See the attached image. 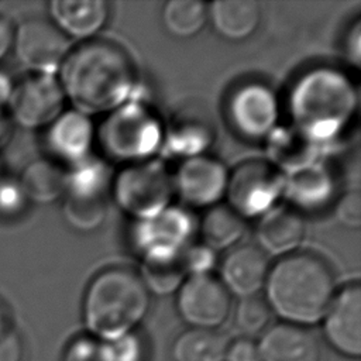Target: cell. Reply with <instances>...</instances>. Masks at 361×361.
<instances>
[{"instance_id":"37","label":"cell","mask_w":361,"mask_h":361,"mask_svg":"<svg viewBox=\"0 0 361 361\" xmlns=\"http://www.w3.org/2000/svg\"><path fill=\"white\" fill-rule=\"evenodd\" d=\"M224 361H261L257 343L245 337L228 344Z\"/></svg>"},{"instance_id":"30","label":"cell","mask_w":361,"mask_h":361,"mask_svg":"<svg viewBox=\"0 0 361 361\" xmlns=\"http://www.w3.org/2000/svg\"><path fill=\"white\" fill-rule=\"evenodd\" d=\"M207 134L204 133L203 127L200 123H192V121H185V123H178L172 135V148L179 152L185 154L189 157L200 155L202 147L207 141ZM204 148V147H203Z\"/></svg>"},{"instance_id":"14","label":"cell","mask_w":361,"mask_h":361,"mask_svg":"<svg viewBox=\"0 0 361 361\" xmlns=\"http://www.w3.org/2000/svg\"><path fill=\"white\" fill-rule=\"evenodd\" d=\"M323 331L329 344L340 354L361 355V288L351 283L334 295L324 317Z\"/></svg>"},{"instance_id":"31","label":"cell","mask_w":361,"mask_h":361,"mask_svg":"<svg viewBox=\"0 0 361 361\" xmlns=\"http://www.w3.org/2000/svg\"><path fill=\"white\" fill-rule=\"evenodd\" d=\"M28 200L21 188V183L16 178L0 176V216L16 217L20 216Z\"/></svg>"},{"instance_id":"24","label":"cell","mask_w":361,"mask_h":361,"mask_svg":"<svg viewBox=\"0 0 361 361\" xmlns=\"http://www.w3.org/2000/svg\"><path fill=\"white\" fill-rule=\"evenodd\" d=\"M228 344L217 330L189 329L176 337L171 354L173 361H224Z\"/></svg>"},{"instance_id":"15","label":"cell","mask_w":361,"mask_h":361,"mask_svg":"<svg viewBox=\"0 0 361 361\" xmlns=\"http://www.w3.org/2000/svg\"><path fill=\"white\" fill-rule=\"evenodd\" d=\"M93 126L89 116L78 111H62L47 128L44 144L49 159L72 166L90 157Z\"/></svg>"},{"instance_id":"18","label":"cell","mask_w":361,"mask_h":361,"mask_svg":"<svg viewBox=\"0 0 361 361\" xmlns=\"http://www.w3.org/2000/svg\"><path fill=\"white\" fill-rule=\"evenodd\" d=\"M257 345L261 361H320L314 336L306 327L285 322L268 327Z\"/></svg>"},{"instance_id":"4","label":"cell","mask_w":361,"mask_h":361,"mask_svg":"<svg viewBox=\"0 0 361 361\" xmlns=\"http://www.w3.org/2000/svg\"><path fill=\"white\" fill-rule=\"evenodd\" d=\"M355 106L357 96L351 82L330 68L303 75L289 97L296 131L313 144L336 137L350 121Z\"/></svg>"},{"instance_id":"42","label":"cell","mask_w":361,"mask_h":361,"mask_svg":"<svg viewBox=\"0 0 361 361\" xmlns=\"http://www.w3.org/2000/svg\"><path fill=\"white\" fill-rule=\"evenodd\" d=\"M8 329H11V324H10L7 312H6V309L0 305V333H4V331L8 330Z\"/></svg>"},{"instance_id":"6","label":"cell","mask_w":361,"mask_h":361,"mask_svg":"<svg viewBox=\"0 0 361 361\" xmlns=\"http://www.w3.org/2000/svg\"><path fill=\"white\" fill-rule=\"evenodd\" d=\"M111 186L117 204L137 221L168 209L173 193L172 176L157 161L128 164L116 175Z\"/></svg>"},{"instance_id":"12","label":"cell","mask_w":361,"mask_h":361,"mask_svg":"<svg viewBox=\"0 0 361 361\" xmlns=\"http://www.w3.org/2000/svg\"><path fill=\"white\" fill-rule=\"evenodd\" d=\"M193 231V219L186 210L168 207L151 219L137 221L133 241L142 258L176 257L186 251Z\"/></svg>"},{"instance_id":"38","label":"cell","mask_w":361,"mask_h":361,"mask_svg":"<svg viewBox=\"0 0 361 361\" xmlns=\"http://www.w3.org/2000/svg\"><path fill=\"white\" fill-rule=\"evenodd\" d=\"M360 37H361V31H360V21H355L354 25L350 28L345 42H344V52L345 56L348 59V62L358 68L360 66V61H361V51H360Z\"/></svg>"},{"instance_id":"13","label":"cell","mask_w":361,"mask_h":361,"mask_svg":"<svg viewBox=\"0 0 361 361\" xmlns=\"http://www.w3.org/2000/svg\"><path fill=\"white\" fill-rule=\"evenodd\" d=\"M228 173L224 165L207 155L185 158L172 178L173 192L192 207H212L226 195Z\"/></svg>"},{"instance_id":"26","label":"cell","mask_w":361,"mask_h":361,"mask_svg":"<svg viewBox=\"0 0 361 361\" xmlns=\"http://www.w3.org/2000/svg\"><path fill=\"white\" fill-rule=\"evenodd\" d=\"M140 278L148 293L166 296L178 292L186 279L185 252L176 257H148L141 259Z\"/></svg>"},{"instance_id":"36","label":"cell","mask_w":361,"mask_h":361,"mask_svg":"<svg viewBox=\"0 0 361 361\" xmlns=\"http://www.w3.org/2000/svg\"><path fill=\"white\" fill-rule=\"evenodd\" d=\"M23 354V340L13 327L0 333V361H21Z\"/></svg>"},{"instance_id":"40","label":"cell","mask_w":361,"mask_h":361,"mask_svg":"<svg viewBox=\"0 0 361 361\" xmlns=\"http://www.w3.org/2000/svg\"><path fill=\"white\" fill-rule=\"evenodd\" d=\"M13 120L6 107H0V149L4 148L13 134Z\"/></svg>"},{"instance_id":"32","label":"cell","mask_w":361,"mask_h":361,"mask_svg":"<svg viewBox=\"0 0 361 361\" xmlns=\"http://www.w3.org/2000/svg\"><path fill=\"white\" fill-rule=\"evenodd\" d=\"M62 361H110L106 345L93 337H78L72 340L65 353Z\"/></svg>"},{"instance_id":"27","label":"cell","mask_w":361,"mask_h":361,"mask_svg":"<svg viewBox=\"0 0 361 361\" xmlns=\"http://www.w3.org/2000/svg\"><path fill=\"white\" fill-rule=\"evenodd\" d=\"M207 21V4L199 0H169L162 8V24L176 38L197 35Z\"/></svg>"},{"instance_id":"11","label":"cell","mask_w":361,"mask_h":361,"mask_svg":"<svg viewBox=\"0 0 361 361\" xmlns=\"http://www.w3.org/2000/svg\"><path fill=\"white\" fill-rule=\"evenodd\" d=\"M176 307L190 329L217 330L230 314L231 298L210 274L190 275L178 290Z\"/></svg>"},{"instance_id":"33","label":"cell","mask_w":361,"mask_h":361,"mask_svg":"<svg viewBox=\"0 0 361 361\" xmlns=\"http://www.w3.org/2000/svg\"><path fill=\"white\" fill-rule=\"evenodd\" d=\"M104 345L110 361H144V343L135 331L104 343Z\"/></svg>"},{"instance_id":"8","label":"cell","mask_w":361,"mask_h":361,"mask_svg":"<svg viewBox=\"0 0 361 361\" xmlns=\"http://www.w3.org/2000/svg\"><path fill=\"white\" fill-rule=\"evenodd\" d=\"M227 118L234 131L250 141L269 137L279 117L278 99L265 83H240L227 97Z\"/></svg>"},{"instance_id":"21","label":"cell","mask_w":361,"mask_h":361,"mask_svg":"<svg viewBox=\"0 0 361 361\" xmlns=\"http://www.w3.org/2000/svg\"><path fill=\"white\" fill-rule=\"evenodd\" d=\"M282 193L292 206L303 210H317L329 203L334 195V179L320 165H309L295 171L283 180Z\"/></svg>"},{"instance_id":"3","label":"cell","mask_w":361,"mask_h":361,"mask_svg":"<svg viewBox=\"0 0 361 361\" xmlns=\"http://www.w3.org/2000/svg\"><path fill=\"white\" fill-rule=\"evenodd\" d=\"M149 307V293L140 275L113 267L99 272L83 298V322L93 338L109 343L134 333Z\"/></svg>"},{"instance_id":"17","label":"cell","mask_w":361,"mask_h":361,"mask_svg":"<svg viewBox=\"0 0 361 361\" xmlns=\"http://www.w3.org/2000/svg\"><path fill=\"white\" fill-rule=\"evenodd\" d=\"M305 221L290 206H272L261 216L257 227L258 247L267 255L286 257L296 252L305 238Z\"/></svg>"},{"instance_id":"5","label":"cell","mask_w":361,"mask_h":361,"mask_svg":"<svg viewBox=\"0 0 361 361\" xmlns=\"http://www.w3.org/2000/svg\"><path fill=\"white\" fill-rule=\"evenodd\" d=\"M161 140L162 128L157 117L138 103H124L110 111L99 133L104 154L130 164L147 161Z\"/></svg>"},{"instance_id":"1","label":"cell","mask_w":361,"mask_h":361,"mask_svg":"<svg viewBox=\"0 0 361 361\" xmlns=\"http://www.w3.org/2000/svg\"><path fill=\"white\" fill-rule=\"evenodd\" d=\"M58 72L65 97L86 116L116 110L135 86V69L128 54L103 39L71 49Z\"/></svg>"},{"instance_id":"16","label":"cell","mask_w":361,"mask_h":361,"mask_svg":"<svg viewBox=\"0 0 361 361\" xmlns=\"http://www.w3.org/2000/svg\"><path fill=\"white\" fill-rule=\"evenodd\" d=\"M269 268L268 255L258 245H235L221 261L220 282L240 299L255 296L264 289Z\"/></svg>"},{"instance_id":"28","label":"cell","mask_w":361,"mask_h":361,"mask_svg":"<svg viewBox=\"0 0 361 361\" xmlns=\"http://www.w3.org/2000/svg\"><path fill=\"white\" fill-rule=\"evenodd\" d=\"M106 199H78L63 196L62 214L66 223L79 231H92L106 219Z\"/></svg>"},{"instance_id":"22","label":"cell","mask_w":361,"mask_h":361,"mask_svg":"<svg viewBox=\"0 0 361 361\" xmlns=\"http://www.w3.org/2000/svg\"><path fill=\"white\" fill-rule=\"evenodd\" d=\"M28 202L48 204L65 193V169L49 158L31 161L18 178Z\"/></svg>"},{"instance_id":"41","label":"cell","mask_w":361,"mask_h":361,"mask_svg":"<svg viewBox=\"0 0 361 361\" xmlns=\"http://www.w3.org/2000/svg\"><path fill=\"white\" fill-rule=\"evenodd\" d=\"M14 80L13 78L0 69V107H6L8 106L13 89H14Z\"/></svg>"},{"instance_id":"25","label":"cell","mask_w":361,"mask_h":361,"mask_svg":"<svg viewBox=\"0 0 361 361\" xmlns=\"http://www.w3.org/2000/svg\"><path fill=\"white\" fill-rule=\"evenodd\" d=\"M244 231V219L230 206L224 204L209 207L200 223L204 245L212 251L233 248L240 241Z\"/></svg>"},{"instance_id":"2","label":"cell","mask_w":361,"mask_h":361,"mask_svg":"<svg viewBox=\"0 0 361 361\" xmlns=\"http://www.w3.org/2000/svg\"><path fill=\"white\" fill-rule=\"evenodd\" d=\"M265 300L285 323L312 326L323 320L336 295L331 268L310 252L282 257L269 268Z\"/></svg>"},{"instance_id":"23","label":"cell","mask_w":361,"mask_h":361,"mask_svg":"<svg viewBox=\"0 0 361 361\" xmlns=\"http://www.w3.org/2000/svg\"><path fill=\"white\" fill-rule=\"evenodd\" d=\"M111 172L104 161L93 157L65 169L63 196L78 199H104L111 183Z\"/></svg>"},{"instance_id":"9","label":"cell","mask_w":361,"mask_h":361,"mask_svg":"<svg viewBox=\"0 0 361 361\" xmlns=\"http://www.w3.org/2000/svg\"><path fill=\"white\" fill-rule=\"evenodd\" d=\"M13 51L30 72L56 75L71 48L68 37L51 20L35 17L14 28Z\"/></svg>"},{"instance_id":"29","label":"cell","mask_w":361,"mask_h":361,"mask_svg":"<svg viewBox=\"0 0 361 361\" xmlns=\"http://www.w3.org/2000/svg\"><path fill=\"white\" fill-rule=\"evenodd\" d=\"M271 313L272 312L267 300L259 298L258 295L241 298L235 307L234 322L238 331L248 338L267 330Z\"/></svg>"},{"instance_id":"10","label":"cell","mask_w":361,"mask_h":361,"mask_svg":"<svg viewBox=\"0 0 361 361\" xmlns=\"http://www.w3.org/2000/svg\"><path fill=\"white\" fill-rule=\"evenodd\" d=\"M283 179L275 168L250 161L234 169L227 179L226 195L230 207L244 217L262 216L282 195Z\"/></svg>"},{"instance_id":"20","label":"cell","mask_w":361,"mask_h":361,"mask_svg":"<svg viewBox=\"0 0 361 361\" xmlns=\"http://www.w3.org/2000/svg\"><path fill=\"white\" fill-rule=\"evenodd\" d=\"M207 20L220 37L243 41L258 28L261 6L255 0H216L207 6Z\"/></svg>"},{"instance_id":"35","label":"cell","mask_w":361,"mask_h":361,"mask_svg":"<svg viewBox=\"0 0 361 361\" xmlns=\"http://www.w3.org/2000/svg\"><path fill=\"white\" fill-rule=\"evenodd\" d=\"M213 264V251L206 245L188 247L185 251V265L186 271L192 275L209 274Z\"/></svg>"},{"instance_id":"34","label":"cell","mask_w":361,"mask_h":361,"mask_svg":"<svg viewBox=\"0 0 361 361\" xmlns=\"http://www.w3.org/2000/svg\"><path fill=\"white\" fill-rule=\"evenodd\" d=\"M337 220L350 228H358L361 224V196L358 190L345 192L336 206Z\"/></svg>"},{"instance_id":"19","label":"cell","mask_w":361,"mask_h":361,"mask_svg":"<svg viewBox=\"0 0 361 361\" xmlns=\"http://www.w3.org/2000/svg\"><path fill=\"white\" fill-rule=\"evenodd\" d=\"M49 14L66 37L89 39L106 25L110 4L106 0H52Z\"/></svg>"},{"instance_id":"39","label":"cell","mask_w":361,"mask_h":361,"mask_svg":"<svg viewBox=\"0 0 361 361\" xmlns=\"http://www.w3.org/2000/svg\"><path fill=\"white\" fill-rule=\"evenodd\" d=\"M14 28L11 20L0 13V62L10 54V51H13Z\"/></svg>"},{"instance_id":"7","label":"cell","mask_w":361,"mask_h":361,"mask_svg":"<svg viewBox=\"0 0 361 361\" xmlns=\"http://www.w3.org/2000/svg\"><path fill=\"white\" fill-rule=\"evenodd\" d=\"M65 100L55 75L30 72L14 83L7 110L23 128H47L63 111Z\"/></svg>"}]
</instances>
